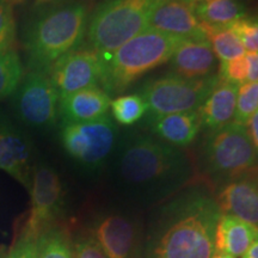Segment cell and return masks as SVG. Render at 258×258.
<instances>
[{"mask_svg": "<svg viewBox=\"0 0 258 258\" xmlns=\"http://www.w3.org/2000/svg\"><path fill=\"white\" fill-rule=\"evenodd\" d=\"M220 209L203 189L191 188L160 209L141 258H212Z\"/></svg>", "mask_w": 258, "mask_h": 258, "instance_id": "obj_1", "label": "cell"}, {"mask_svg": "<svg viewBox=\"0 0 258 258\" xmlns=\"http://www.w3.org/2000/svg\"><path fill=\"white\" fill-rule=\"evenodd\" d=\"M124 190L144 201H160L185 188L194 176L188 156L152 134L129 133L116 146Z\"/></svg>", "mask_w": 258, "mask_h": 258, "instance_id": "obj_2", "label": "cell"}, {"mask_svg": "<svg viewBox=\"0 0 258 258\" xmlns=\"http://www.w3.org/2000/svg\"><path fill=\"white\" fill-rule=\"evenodd\" d=\"M88 22V8L82 3L54 5L32 16L23 35L29 67L49 73L57 60L82 46Z\"/></svg>", "mask_w": 258, "mask_h": 258, "instance_id": "obj_3", "label": "cell"}, {"mask_svg": "<svg viewBox=\"0 0 258 258\" xmlns=\"http://www.w3.org/2000/svg\"><path fill=\"white\" fill-rule=\"evenodd\" d=\"M183 40L148 28L117 49L98 53L101 61L99 86L110 97L121 95L144 74L169 62Z\"/></svg>", "mask_w": 258, "mask_h": 258, "instance_id": "obj_4", "label": "cell"}, {"mask_svg": "<svg viewBox=\"0 0 258 258\" xmlns=\"http://www.w3.org/2000/svg\"><path fill=\"white\" fill-rule=\"evenodd\" d=\"M199 163L203 176L217 186L258 170V157L246 127L234 122L206 133Z\"/></svg>", "mask_w": 258, "mask_h": 258, "instance_id": "obj_5", "label": "cell"}, {"mask_svg": "<svg viewBox=\"0 0 258 258\" xmlns=\"http://www.w3.org/2000/svg\"><path fill=\"white\" fill-rule=\"evenodd\" d=\"M161 0H103L89 16L86 37L98 53L117 49L147 30Z\"/></svg>", "mask_w": 258, "mask_h": 258, "instance_id": "obj_6", "label": "cell"}, {"mask_svg": "<svg viewBox=\"0 0 258 258\" xmlns=\"http://www.w3.org/2000/svg\"><path fill=\"white\" fill-rule=\"evenodd\" d=\"M219 82L218 74L188 79L170 73L148 80L138 90L147 108V117L195 111Z\"/></svg>", "mask_w": 258, "mask_h": 258, "instance_id": "obj_7", "label": "cell"}, {"mask_svg": "<svg viewBox=\"0 0 258 258\" xmlns=\"http://www.w3.org/2000/svg\"><path fill=\"white\" fill-rule=\"evenodd\" d=\"M118 134L116 122L106 115L96 121L63 124L60 138L72 159L84 166L97 167L116 150Z\"/></svg>", "mask_w": 258, "mask_h": 258, "instance_id": "obj_8", "label": "cell"}, {"mask_svg": "<svg viewBox=\"0 0 258 258\" xmlns=\"http://www.w3.org/2000/svg\"><path fill=\"white\" fill-rule=\"evenodd\" d=\"M59 101L49 74L31 70L15 92L14 106L16 115L28 127L49 128L59 116Z\"/></svg>", "mask_w": 258, "mask_h": 258, "instance_id": "obj_9", "label": "cell"}, {"mask_svg": "<svg viewBox=\"0 0 258 258\" xmlns=\"http://www.w3.org/2000/svg\"><path fill=\"white\" fill-rule=\"evenodd\" d=\"M30 211L22 233L29 239L37 238L56 225L62 208V185L57 173L48 165L35 167L30 184Z\"/></svg>", "mask_w": 258, "mask_h": 258, "instance_id": "obj_10", "label": "cell"}, {"mask_svg": "<svg viewBox=\"0 0 258 258\" xmlns=\"http://www.w3.org/2000/svg\"><path fill=\"white\" fill-rule=\"evenodd\" d=\"M48 74L59 97L99 86L101 61L98 51L90 46L76 48L57 60Z\"/></svg>", "mask_w": 258, "mask_h": 258, "instance_id": "obj_11", "label": "cell"}, {"mask_svg": "<svg viewBox=\"0 0 258 258\" xmlns=\"http://www.w3.org/2000/svg\"><path fill=\"white\" fill-rule=\"evenodd\" d=\"M90 233L108 258H141L139 228L133 219L120 213H109L97 218Z\"/></svg>", "mask_w": 258, "mask_h": 258, "instance_id": "obj_12", "label": "cell"}, {"mask_svg": "<svg viewBox=\"0 0 258 258\" xmlns=\"http://www.w3.org/2000/svg\"><path fill=\"white\" fill-rule=\"evenodd\" d=\"M32 144L8 116L0 114V170L30 188Z\"/></svg>", "mask_w": 258, "mask_h": 258, "instance_id": "obj_13", "label": "cell"}, {"mask_svg": "<svg viewBox=\"0 0 258 258\" xmlns=\"http://www.w3.org/2000/svg\"><path fill=\"white\" fill-rule=\"evenodd\" d=\"M222 214H230L258 228V170L218 186L215 194Z\"/></svg>", "mask_w": 258, "mask_h": 258, "instance_id": "obj_14", "label": "cell"}, {"mask_svg": "<svg viewBox=\"0 0 258 258\" xmlns=\"http://www.w3.org/2000/svg\"><path fill=\"white\" fill-rule=\"evenodd\" d=\"M186 40H206L203 25L190 6L180 0H161L150 19V27Z\"/></svg>", "mask_w": 258, "mask_h": 258, "instance_id": "obj_15", "label": "cell"}, {"mask_svg": "<svg viewBox=\"0 0 258 258\" xmlns=\"http://www.w3.org/2000/svg\"><path fill=\"white\" fill-rule=\"evenodd\" d=\"M173 74L188 79L208 78L215 76L218 59L207 40L184 38L169 60Z\"/></svg>", "mask_w": 258, "mask_h": 258, "instance_id": "obj_16", "label": "cell"}, {"mask_svg": "<svg viewBox=\"0 0 258 258\" xmlns=\"http://www.w3.org/2000/svg\"><path fill=\"white\" fill-rule=\"evenodd\" d=\"M111 97L101 86H91L60 97L59 116L62 124L84 123L108 115Z\"/></svg>", "mask_w": 258, "mask_h": 258, "instance_id": "obj_17", "label": "cell"}, {"mask_svg": "<svg viewBox=\"0 0 258 258\" xmlns=\"http://www.w3.org/2000/svg\"><path fill=\"white\" fill-rule=\"evenodd\" d=\"M146 121L153 137L178 148L191 145L202 131L198 110L151 116Z\"/></svg>", "mask_w": 258, "mask_h": 258, "instance_id": "obj_18", "label": "cell"}, {"mask_svg": "<svg viewBox=\"0 0 258 258\" xmlns=\"http://www.w3.org/2000/svg\"><path fill=\"white\" fill-rule=\"evenodd\" d=\"M239 86L219 79L212 92L198 109L202 129L215 131L233 122Z\"/></svg>", "mask_w": 258, "mask_h": 258, "instance_id": "obj_19", "label": "cell"}, {"mask_svg": "<svg viewBox=\"0 0 258 258\" xmlns=\"http://www.w3.org/2000/svg\"><path fill=\"white\" fill-rule=\"evenodd\" d=\"M257 238L256 226L233 215L221 213L215 227V252L227 253L235 258L241 257Z\"/></svg>", "mask_w": 258, "mask_h": 258, "instance_id": "obj_20", "label": "cell"}, {"mask_svg": "<svg viewBox=\"0 0 258 258\" xmlns=\"http://www.w3.org/2000/svg\"><path fill=\"white\" fill-rule=\"evenodd\" d=\"M192 9L201 23L215 28L231 27L246 17V10L239 0H203Z\"/></svg>", "mask_w": 258, "mask_h": 258, "instance_id": "obj_21", "label": "cell"}, {"mask_svg": "<svg viewBox=\"0 0 258 258\" xmlns=\"http://www.w3.org/2000/svg\"><path fill=\"white\" fill-rule=\"evenodd\" d=\"M203 34L209 42L219 62L237 59L246 54L239 38L230 27L215 28L203 24Z\"/></svg>", "mask_w": 258, "mask_h": 258, "instance_id": "obj_22", "label": "cell"}, {"mask_svg": "<svg viewBox=\"0 0 258 258\" xmlns=\"http://www.w3.org/2000/svg\"><path fill=\"white\" fill-rule=\"evenodd\" d=\"M34 258H74L72 239L66 230L54 225L36 240Z\"/></svg>", "mask_w": 258, "mask_h": 258, "instance_id": "obj_23", "label": "cell"}, {"mask_svg": "<svg viewBox=\"0 0 258 258\" xmlns=\"http://www.w3.org/2000/svg\"><path fill=\"white\" fill-rule=\"evenodd\" d=\"M24 77L21 57L14 48L0 50V101L17 91Z\"/></svg>", "mask_w": 258, "mask_h": 258, "instance_id": "obj_24", "label": "cell"}, {"mask_svg": "<svg viewBox=\"0 0 258 258\" xmlns=\"http://www.w3.org/2000/svg\"><path fill=\"white\" fill-rule=\"evenodd\" d=\"M110 110L114 121L121 125H133L147 114L143 97L137 92L111 99Z\"/></svg>", "mask_w": 258, "mask_h": 258, "instance_id": "obj_25", "label": "cell"}, {"mask_svg": "<svg viewBox=\"0 0 258 258\" xmlns=\"http://www.w3.org/2000/svg\"><path fill=\"white\" fill-rule=\"evenodd\" d=\"M258 110V83H245L238 88L234 123L246 125L247 121Z\"/></svg>", "mask_w": 258, "mask_h": 258, "instance_id": "obj_26", "label": "cell"}, {"mask_svg": "<svg viewBox=\"0 0 258 258\" xmlns=\"http://www.w3.org/2000/svg\"><path fill=\"white\" fill-rule=\"evenodd\" d=\"M246 53H258V16L245 17L230 27Z\"/></svg>", "mask_w": 258, "mask_h": 258, "instance_id": "obj_27", "label": "cell"}, {"mask_svg": "<svg viewBox=\"0 0 258 258\" xmlns=\"http://www.w3.org/2000/svg\"><path fill=\"white\" fill-rule=\"evenodd\" d=\"M218 77L222 82L240 86L247 82L246 54L237 59L219 62Z\"/></svg>", "mask_w": 258, "mask_h": 258, "instance_id": "obj_28", "label": "cell"}, {"mask_svg": "<svg viewBox=\"0 0 258 258\" xmlns=\"http://www.w3.org/2000/svg\"><path fill=\"white\" fill-rule=\"evenodd\" d=\"M17 35L12 5L0 0V50L11 49Z\"/></svg>", "mask_w": 258, "mask_h": 258, "instance_id": "obj_29", "label": "cell"}, {"mask_svg": "<svg viewBox=\"0 0 258 258\" xmlns=\"http://www.w3.org/2000/svg\"><path fill=\"white\" fill-rule=\"evenodd\" d=\"M72 247L74 258H108L90 232L78 235L72 241Z\"/></svg>", "mask_w": 258, "mask_h": 258, "instance_id": "obj_30", "label": "cell"}, {"mask_svg": "<svg viewBox=\"0 0 258 258\" xmlns=\"http://www.w3.org/2000/svg\"><path fill=\"white\" fill-rule=\"evenodd\" d=\"M35 246L36 240L29 239L25 235L21 234L9 249L6 258H34Z\"/></svg>", "mask_w": 258, "mask_h": 258, "instance_id": "obj_31", "label": "cell"}, {"mask_svg": "<svg viewBox=\"0 0 258 258\" xmlns=\"http://www.w3.org/2000/svg\"><path fill=\"white\" fill-rule=\"evenodd\" d=\"M246 60L247 82L258 83V53H246Z\"/></svg>", "mask_w": 258, "mask_h": 258, "instance_id": "obj_32", "label": "cell"}, {"mask_svg": "<svg viewBox=\"0 0 258 258\" xmlns=\"http://www.w3.org/2000/svg\"><path fill=\"white\" fill-rule=\"evenodd\" d=\"M245 127H246L247 134H249L251 143H252L258 157V110L251 116L250 120L247 121V123Z\"/></svg>", "mask_w": 258, "mask_h": 258, "instance_id": "obj_33", "label": "cell"}, {"mask_svg": "<svg viewBox=\"0 0 258 258\" xmlns=\"http://www.w3.org/2000/svg\"><path fill=\"white\" fill-rule=\"evenodd\" d=\"M240 258H258V238L250 245V247L245 251Z\"/></svg>", "mask_w": 258, "mask_h": 258, "instance_id": "obj_34", "label": "cell"}, {"mask_svg": "<svg viewBox=\"0 0 258 258\" xmlns=\"http://www.w3.org/2000/svg\"><path fill=\"white\" fill-rule=\"evenodd\" d=\"M212 258H235L233 256H231V254H227V253H221V252H214L213 254Z\"/></svg>", "mask_w": 258, "mask_h": 258, "instance_id": "obj_35", "label": "cell"}, {"mask_svg": "<svg viewBox=\"0 0 258 258\" xmlns=\"http://www.w3.org/2000/svg\"><path fill=\"white\" fill-rule=\"evenodd\" d=\"M180 2L185 3V4H188V5H190V6H194V5L198 4V3L203 2V0H180Z\"/></svg>", "mask_w": 258, "mask_h": 258, "instance_id": "obj_36", "label": "cell"}, {"mask_svg": "<svg viewBox=\"0 0 258 258\" xmlns=\"http://www.w3.org/2000/svg\"><path fill=\"white\" fill-rule=\"evenodd\" d=\"M6 254H8V250L4 246H0V258H6Z\"/></svg>", "mask_w": 258, "mask_h": 258, "instance_id": "obj_37", "label": "cell"}, {"mask_svg": "<svg viewBox=\"0 0 258 258\" xmlns=\"http://www.w3.org/2000/svg\"><path fill=\"white\" fill-rule=\"evenodd\" d=\"M5 2H8V3H9V4L14 5V4H19V3L24 2V0H5Z\"/></svg>", "mask_w": 258, "mask_h": 258, "instance_id": "obj_38", "label": "cell"}, {"mask_svg": "<svg viewBox=\"0 0 258 258\" xmlns=\"http://www.w3.org/2000/svg\"><path fill=\"white\" fill-rule=\"evenodd\" d=\"M37 2H40V3H47V2H50V0H37Z\"/></svg>", "mask_w": 258, "mask_h": 258, "instance_id": "obj_39", "label": "cell"}]
</instances>
